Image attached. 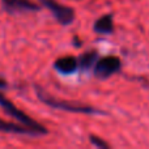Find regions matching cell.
<instances>
[{"label":"cell","mask_w":149,"mask_h":149,"mask_svg":"<svg viewBox=\"0 0 149 149\" xmlns=\"http://www.w3.org/2000/svg\"><path fill=\"white\" fill-rule=\"evenodd\" d=\"M3 8L9 13L17 12H31V10H39L41 7L30 0H1Z\"/></svg>","instance_id":"5b68a950"},{"label":"cell","mask_w":149,"mask_h":149,"mask_svg":"<svg viewBox=\"0 0 149 149\" xmlns=\"http://www.w3.org/2000/svg\"><path fill=\"white\" fill-rule=\"evenodd\" d=\"M0 131L7 132V134H18V135H28V136H41L38 131L33 128L24 126V124L12 123V122H5L0 119Z\"/></svg>","instance_id":"8992f818"},{"label":"cell","mask_w":149,"mask_h":149,"mask_svg":"<svg viewBox=\"0 0 149 149\" xmlns=\"http://www.w3.org/2000/svg\"><path fill=\"white\" fill-rule=\"evenodd\" d=\"M4 88H7V81L0 79V89H4Z\"/></svg>","instance_id":"8fae6325"},{"label":"cell","mask_w":149,"mask_h":149,"mask_svg":"<svg viewBox=\"0 0 149 149\" xmlns=\"http://www.w3.org/2000/svg\"><path fill=\"white\" fill-rule=\"evenodd\" d=\"M122 67V62L115 55H107L101 58L94 64V74L98 79H109L116 73Z\"/></svg>","instance_id":"3957f363"},{"label":"cell","mask_w":149,"mask_h":149,"mask_svg":"<svg viewBox=\"0 0 149 149\" xmlns=\"http://www.w3.org/2000/svg\"><path fill=\"white\" fill-rule=\"evenodd\" d=\"M95 33L100 34H111L114 31V24H113V15H105L100 17L93 25Z\"/></svg>","instance_id":"ba28073f"},{"label":"cell","mask_w":149,"mask_h":149,"mask_svg":"<svg viewBox=\"0 0 149 149\" xmlns=\"http://www.w3.org/2000/svg\"><path fill=\"white\" fill-rule=\"evenodd\" d=\"M0 107H3V110H4L8 115H10L12 118L17 119L21 124H24V126L29 127V128L36 130V131H38L41 135H47L49 134V131H47L42 124H39L38 122H36L34 119H31L30 116L26 115V114L24 113V111H21L18 107H16V106L13 105V103L10 102L7 97H4L1 93H0Z\"/></svg>","instance_id":"7a4b0ae2"},{"label":"cell","mask_w":149,"mask_h":149,"mask_svg":"<svg viewBox=\"0 0 149 149\" xmlns=\"http://www.w3.org/2000/svg\"><path fill=\"white\" fill-rule=\"evenodd\" d=\"M97 51H88L85 54H82L79 58V67L84 71L92 68V65H94L97 63Z\"/></svg>","instance_id":"9c48e42d"},{"label":"cell","mask_w":149,"mask_h":149,"mask_svg":"<svg viewBox=\"0 0 149 149\" xmlns=\"http://www.w3.org/2000/svg\"><path fill=\"white\" fill-rule=\"evenodd\" d=\"M54 68L62 74H71L79 68V60L74 56H71V55L59 58L54 63Z\"/></svg>","instance_id":"52a82bcc"},{"label":"cell","mask_w":149,"mask_h":149,"mask_svg":"<svg viewBox=\"0 0 149 149\" xmlns=\"http://www.w3.org/2000/svg\"><path fill=\"white\" fill-rule=\"evenodd\" d=\"M90 143H92L93 145H95L97 148H101V149H107V148H110V145H109L107 143L103 141V140L100 139V137L94 136V135H92V136H90Z\"/></svg>","instance_id":"30bf717a"},{"label":"cell","mask_w":149,"mask_h":149,"mask_svg":"<svg viewBox=\"0 0 149 149\" xmlns=\"http://www.w3.org/2000/svg\"><path fill=\"white\" fill-rule=\"evenodd\" d=\"M42 3H43L45 7L51 10V13L54 15V17L56 18V21L60 25L67 26L73 22V20H74L73 8L59 4V3H56L55 0H42Z\"/></svg>","instance_id":"277c9868"},{"label":"cell","mask_w":149,"mask_h":149,"mask_svg":"<svg viewBox=\"0 0 149 149\" xmlns=\"http://www.w3.org/2000/svg\"><path fill=\"white\" fill-rule=\"evenodd\" d=\"M36 92L38 98L45 103V105L50 106L52 109H59V110L70 111V113H80V114H102L101 110H97L93 106L84 105L80 102H74V101H63V100H56L55 97L47 94L43 89L36 86Z\"/></svg>","instance_id":"6da1fadb"}]
</instances>
